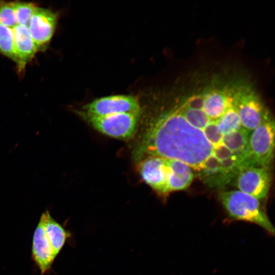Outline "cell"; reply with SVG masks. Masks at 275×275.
<instances>
[{
  "label": "cell",
  "instance_id": "ac0fdd59",
  "mask_svg": "<svg viewBox=\"0 0 275 275\" xmlns=\"http://www.w3.org/2000/svg\"><path fill=\"white\" fill-rule=\"evenodd\" d=\"M216 122L219 130L223 135L237 131L242 127L234 101L224 115Z\"/></svg>",
  "mask_w": 275,
  "mask_h": 275
},
{
  "label": "cell",
  "instance_id": "6da1fadb",
  "mask_svg": "<svg viewBox=\"0 0 275 275\" xmlns=\"http://www.w3.org/2000/svg\"><path fill=\"white\" fill-rule=\"evenodd\" d=\"M213 151L203 130L190 124L176 108L150 121L134 155L138 161L149 156L177 160L197 170Z\"/></svg>",
  "mask_w": 275,
  "mask_h": 275
},
{
  "label": "cell",
  "instance_id": "9a60e30c",
  "mask_svg": "<svg viewBox=\"0 0 275 275\" xmlns=\"http://www.w3.org/2000/svg\"><path fill=\"white\" fill-rule=\"evenodd\" d=\"M167 162L168 193L187 188L194 177L191 168L185 163L177 160L167 159Z\"/></svg>",
  "mask_w": 275,
  "mask_h": 275
},
{
  "label": "cell",
  "instance_id": "e0dca14e",
  "mask_svg": "<svg viewBox=\"0 0 275 275\" xmlns=\"http://www.w3.org/2000/svg\"><path fill=\"white\" fill-rule=\"evenodd\" d=\"M213 154L223 168L233 178L236 176L240 164L235 155L222 143L213 147Z\"/></svg>",
  "mask_w": 275,
  "mask_h": 275
},
{
  "label": "cell",
  "instance_id": "52a82bcc",
  "mask_svg": "<svg viewBox=\"0 0 275 275\" xmlns=\"http://www.w3.org/2000/svg\"><path fill=\"white\" fill-rule=\"evenodd\" d=\"M242 127L252 131L270 116L255 94L244 91L233 97Z\"/></svg>",
  "mask_w": 275,
  "mask_h": 275
},
{
  "label": "cell",
  "instance_id": "30bf717a",
  "mask_svg": "<svg viewBox=\"0 0 275 275\" xmlns=\"http://www.w3.org/2000/svg\"><path fill=\"white\" fill-rule=\"evenodd\" d=\"M31 252L32 260L41 274L49 273L56 258L40 220L33 234Z\"/></svg>",
  "mask_w": 275,
  "mask_h": 275
},
{
  "label": "cell",
  "instance_id": "d6986e66",
  "mask_svg": "<svg viewBox=\"0 0 275 275\" xmlns=\"http://www.w3.org/2000/svg\"><path fill=\"white\" fill-rule=\"evenodd\" d=\"M177 108L190 124L201 130L212 121L203 109H191L182 105Z\"/></svg>",
  "mask_w": 275,
  "mask_h": 275
},
{
  "label": "cell",
  "instance_id": "7c38bea8",
  "mask_svg": "<svg viewBox=\"0 0 275 275\" xmlns=\"http://www.w3.org/2000/svg\"><path fill=\"white\" fill-rule=\"evenodd\" d=\"M16 63L22 70L35 56L38 49L27 26L17 24L12 29Z\"/></svg>",
  "mask_w": 275,
  "mask_h": 275
},
{
  "label": "cell",
  "instance_id": "ba28073f",
  "mask_svg": "<svg viewBox=\"0 0 275 275\" xmlns=\"http://www.w3.org/2000/svg\"><path fill=\"white\" fill-rule=\"evenodd\" d=\"M58 15L52 10L37 7L28 28L38 51L44 49L52 38L57 24Z\"/></svg>",
  "mask_w": 275,
  "mask_h": 275
},
{
  "label": "cell",
  "instance_id": "8992f818",
  "mask_svg": "<svg viewBox=\"0 0 275 275\" xmlns=\"http://www.w3.org/2000/svg\"><path fill=\"white\" fill-rule=\"evenodd\" d=\"M239 190L258 200L265 198L270 186V175L267 169L260 167H242L236 176Z\"/></svg>",
  "mask_w": 275,
  "mask_h": 275
},
{
  "label": "cell",
  "instance_id": "277c9868",
  "mask_svg": "<svg viewBox=\"0 0 275 275\" xmlns=\"http://www.w3.org/2000/svg\"><path fill=\"white\" fill-rule=\"evenodd\" d=\"M249 146L254 166L267 168L274 149V122L270 116L250 132Z\"/></svg>",
  "mask_w": 275,
  "mask_h": 275
},
{
  "label": "cell",
  "instance_id": "4fadbf2b",
  "mask_svg": "<svg viewBox=\"0 0 275 275\" xmlns=\"http://www.w3.org/2000/svg\"><path fill=\"white\" fill-rule=\"evenodd\" d=\"M197 171L201 180L210 187H222L233 179L223 168L213 153Z\"/></svg>",
  "mask_w": 275,
  "mask_h": 275
},
{
  "label": "cell",
  "instance_id": "3957f363",
  "mask_svg": "<svg viewBox=\"0 0 275 275\" xmlns=\"http://www.w3.org/2000/svg\"><path fill=\"white\" fill-rule=\"evenodd\" d=\"M78 114L99 132L113 138L126 140L134 134L141 112L95 116L80 111Z\"/></svg>",
  "mask_w": 275,
  "mask_h": 275
},
{
  "label": "cell",
  "instance_id": "cb8c5ba5",
  "mask_svg": "<svg viewBox=\"0 0 275 275\" xmlns=\"http://www.w3.org/2000/svg\"><path fill=\"white\" fill-rule=\"evenodd\" d=\"M204 102V94H196L187 98L182 105L191 109H203Z\"/></svg>",
  "mask_w": 275,
  "mask_h": 275
},
{
  "label": "cell",
  "instance_id": "5bb4252c",
  "mask_svg": "<svg viewBox=\"0 0 275 275\" xmlns=\"http://www.w3.org/2000/svg\"><path fill=\"white\" fill-rule=\"evenodd\" d=\"M40 221L56 258L71 236V233L52 217L48 210L42 213Z\"/></svg>",
  "mask_w": 275,
  "mask_h": 275
},
{
  "label": "cell",
  "instance_id": "8fae6325",
  "mask_svg": "<svg viewBox=\"0 0 275 275\" xmlns=\"http://www.w3.org/2000/svg\"><path fill=\"white\" fill-rule=\"evenodd\" d=\"M250 131L242 127L239 130L223 135L222 144L236 157L240 167H255L249 146Z\"/></svg>",
  "mask_w": 275,
  "mask_h": 275
},
{
  "label": "cell",
  "instance_id": "ffe728a7",
  "mask_svg": "<svg viewBox=\"0 0 275 275\" xmlns=\"http://www.w3.org/2000/svg\"><path fill=\"white\" fill-rule=\"evenodd\" d=\"M0 52L16 63L12 29L0 23Z\"/></svg>",
  "mask_w": 275,
  "mask_h": 275
},
{
  "label": "cell",
  "instance_id": "7402d4cb",
  "mask_svg": "<svg viewBox=\"0 0 275 275\" xmlns=\"http://www.w3.org/2000/svg\"><path fill=\"white\" fill-rule=\"evenodd\" d=\"M0 23L12 29L17 25L12 2H0Z\"/></svg>",
  "mask_w": 275,
  "mask_h": 275
},
{
  "label": "cell",
  "instance_id": "5b68a950",
  "mask_svg": "<svg viewBox=\"0 0 275 275\" xmlns=\"http://www.w3.org/2000/svg\"><path fill=\"white\" fill-rule=\"evenodd\" d=\"M84 112L95 116L125 113L141 112L138 98L130 95H115L100 97L83 106Z\"/></svg>",
  "mask_w": 275,
  "mask_h": 275
},
{
  "label": "cell",
  "instance_id": "603a6c76",
  "mask_svg": "<svg viewBox=\"0 0 275 275\" xmlns=\"http://www.w3.org/2000/svg\"><path fill=\"white\" fill-rule=\"evenodd\" d=\"M202 130L213 147L222 143L224 135L219 130L216 121H211Z\"/></svg>",
  "mask_w": 275,
  "mask_h": 275
},
{
  "label": "cell",
  "instance_id": "2e32d148",
  "mask_svg": "<svg viewBox=\"0 0 275 275\" xmlns=\"http://www.w3.org/2000/svg\"><path fill=\"white\" fill-rule=\"evenodd\" d=\"M204 96L203 110L213 121L218 120L233 101V97L219 90H211Z\"/></svg>",
  "mask_w": 275,
  "mask_h": 275
},
{
  "label": "cell",
  "instance_id": "7a4b0ae2",
  "mask_svg": "<svg viewBox=\"0 0 275 275\" xmlns=\"http://www.w3.org/2000/svg\"><path fill=\"white\" fill-rule=\"evenodd\" d=\"M219 199L233 219L256 224L274 235V227L257 199L239 190L222 192Z\"/></svg>",
  "mask_w": 275,
  "mask_h": 275
},
{
  "label": "cell",
  "instance_id": "9c48e42d",
  "mask_svg": "<svg viewBox=\"0 0 275 275\" xmlns=\"http://www.w3.org/2000/svg\"><path fill=\"white\" fill-rule=\"evenodd\" d=\"M139 171L143 180L161 196L169 193L167 187L168 168L167 159L149 156L140 160Z\"/></svg>",
  "mask_w": 275,
  "mask_h": 275
},
{
  "label": "cell",
  "instance_id": "44dd1931",
  "mask_svg": "<svg viewBox=\"0 0 275 275\" xmlns=\"http://www.w3.org/2000/svg\"><path fill=\"white\" fill-rule=\"evenodd\" d=\"M15 13L17 24L27 26L37 8L36 5L31 2L20 1L12 2Z\"/></svg>",
  "mask_w": 275,
  "mask_h": 275
}]
</instances>
